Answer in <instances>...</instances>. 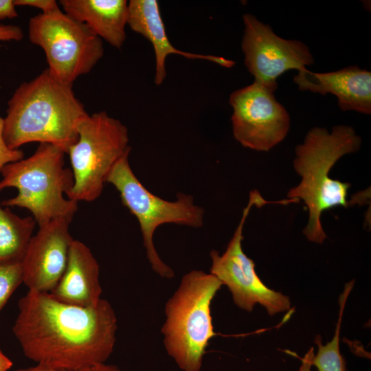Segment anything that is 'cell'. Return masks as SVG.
<instances>
[{
	"label": "cell",
	"instance_id": "1",
	"mask_svg": "<svg viewBox=\"0 0 371 371\" xmlns=\"http://www.w3.org/2000/svg\"><path fill=\"white\" fill-rule=\"evenodd\" d=\"M18 308L12 332L24 355L38 366L78 371L105 363L113 352L117 317L104 299L82 307L28 291Z\"/></svg>",
	"mask_w": 371,
	"mask_h": 371
},
{
	"label": "cell",
	"instance_id": "2",
	"mask_svg": "<svg viewBox=\"0 0 371 371\" xmlns=\"http://www.w3.org/2000/svg\"><path fill=\"white\" fill-rule=\"evenodd\" d=\"M3 138L10 149L31 142L63 150L78 139L76 126L88 113L72 86L54 78L47 69L21 84L8 102Z\"/></svg>",
	"mask_w": 371,
	"mask_h": 371
},
{
	"label": "cell",
	"instance_id": "3",
	"mask_svg": "<svg viewBox=\"0 0 371 371\" xmlns=\"http://www.w3.org/2000/svg\"><path fill=\"white\" fill-rule=\"evenodd\" d=\"M361 142L351 126L337 125L330 133L326 128H311L304 142L295 147L293 168L301 181L286 196L289 199H302L306 204L308 219L302 233L309 241L321 244L326 238L321 223L324 211L348 206L350 183L333 179L329 173L341 157L357 152Z\"/></svg>",
	"mask_w": 371,
	"mask_h": 371
},
{
	"label": "cell",
	"instance_id": "4",
	"mask_svg": "<svg viewBox=\"0 0 371 371\" xmlns=\"http://www.w3.org/2000/svg\"><path fill=\"white\" fill-rule=\"evenodd\" d=\"M65 154L53 144H39L29 157L3 166L0 191L15 188L18 193L0 205L28 210L38 227L57 219L71 223L78 202L65 197L74 186L72 171L65 166Z\"/></svg>",
	"mask_w": 371,
	"mask_h": 371
},
{
	"label": "cell",
	"instance_id": "5",
	"mask_svg": "<svg viewBox=\"0 0 371 371\" xmlns=\"http://www.w3.org/2000/svg\"><path fill=\"white\" fill-rule=\"evenodd\" d=\"M222 285L210 273L192 270L182 277L166 303L164 345L183 371H200L209 341L216 335L210 306Z\"/></svg>",
	"mask_w": 371,
	"mask_h": 371
},
{
	"label": "cell",
	"instance_id": "6",
	"mask_svg": "<svg viewBox=\"0 0 371 371\" xmlns=\"http://www.w3.org/2000/svg\"><path fill=\"white\" fill-rule=\"evenodd\" d=\"M131 150L115 163L106 183L117 190L122 204L137 219L151 269L159 276L172 279L175 276L174 271L160 258L155 247V231L166 223L201 227L203 225L205 212L203 207L194 204L192 195L178 192L176 201H168L149 192L130 166Z\"/></svg>",
	"mask_w": 371,
	"mask_h": 371
},
{
	"label": "cell",
	"instance_id": "7",
	"mask_svg": "<svg viewBox=\"0 0 371 371\" xmlns=\"http://www.w3.org/2000/svg\"><path fill=\"white\" fill-rule=\"evenodd\" d=\"M78 139L67 150L74 186L67 197L92 202L102 194L115 163L131 149L126 126L100 111L87 114L77 124Z\"/></svg>",
	"mask_w": 371,
	"mask_h": 371
},
{
	"label": "cell",
	"instance_id": "8",
	"mask_svg": "<svg viewBox=\"0 0 371 371\" xmlns=\"http://www.w3.org/2000/svg\"><path fill=\"white\" fill-rule=\"evenodd\" d=\"M28 37L43 49L50 74L71 86L79 76L89 73L104 55L102 40L61 10L32 17Z\"/></svg>",
	"mask_w": 371,
	"mask_h": 371
},
{
	"label": "cell",
	"instance_id": "9",
	"mask_svg": "<svg viewBox=\"0 0 371 371\" xmlns=\"http://www.w3.org/2000/svg\"><path fill=\"white\" fill-rule=\"evenodd\" d=\"M271 203L265 201L257 190H251L240 221L229 240L225 251L220 255L216 250L210 251V273L226 285L232 295L234 304L240 308L251 312L256 304L264 306L269 315L291 310L288 296L266 286L255 271L254 262L243 251V227L254 206L261 207Z\"/></svg>",
	"mask_w": 371,
	"mask_h": 371
},
{
	"label": "cell",
	"instance_id": "10",
	"mask_svg": "<svg viewBox=\"0 0 371 371\" xmlns=\"http://www.w3.org/2000/svg\"><path fill=\"white\" fill-rule=\"evenodd\" d=\"M232 131L243 146L269 151L286 136L290 117L273 92L254 82L232 92Z\"/></svg>",
	"mask_w": 371,
	"mask_h": 371
},
{
	"label": "cell",
	"instance_id": "11",
	"mask_svg": "<svg viewBox=\"0 0 371 371\" xmlns=\"http://www.w3.org/2000/svg\"><path fill=\"white\" fill-rule=\"evenodd\" d=\"M243 18L245 30L241 47L245 65L256 83L273 93L279 76L287 70L299 71L313 64V55L302 42L278 36L270 25L251 14H245Z\"/></svg>",
	"mask_w": 371,
	"mask_h": 371
},
{
	"label": "cell",
	"instance_id": "12",
	"mask_svg": "<svg viewBox=\"0 0 371 371\" xmlns=\"http://www.w3.org/2000/svg\"><path fill=\"white\" fill-rule=\"evenodd\" d=\"M70 222L52 221L39 226L27 246L23 260V283L29 291L49 293L62 277L74 238Z\"/></svg>",
	"mask_w": 371,
	"mask_h": 371
},
{
	"label": "cell",
	"instance_id": "13",
	"mask_svg": "<svg viewBox=\"0 0 371 371\" xmlns=\"http://www.w3.org/2000/svg\"><path fill=\"white\" fill-rule=\"evenodd\" d=\"M293 81L300 91L334 94L342 111L371 113V72L357 65L329 73H315L304 68L298 71Z\"/></svg>",
	"mask_w": 371,
	"mask_h": 371
},
{
	"label": "cell",
	"instance_id": "14",
	"mask_svg": "<svg viewBox=\"0 0 371 371\" xmlns=\"http://www.w3.org/2000/svg\"><path fill=\"white\" fill-rule=\"evenodd\" d=\"M128 8L127 25L153 45L155 55L154 81L157 85H161L165 80L166 59L170 54L181 55L188 59L208 60L225 67L234 65V61L223 57L190 53L175 48L168 38L159 3L156 0H131Z\"/></svg>",
	"mask_w": 371,
	"mask_h": 371
},
{
	"label": "cell",
	"instance_id": "15",
	"mask_svg": "<svg viewBox=\"0 0 371 371\" xmlns=\"http://www.w3.org/2000/svg\"><path fill=\"white\" fill-rule=\"evenodd\" d=\"M99 276L100 267L91 249L81 241L74 239L65 270L49 293L65 304L94 306L102 299Z\"/></svg>",
	"mask_w": 371,
	"mask_h": 371
},
{
	"label": "cell",
	"instance_id": "16",
	"mask_svg": "<svg viewBox=\"0 0 371 371\" xmlns=\"http://www.w3.org/2000/svg\"><path fill=\"white\" fill-rule=\"evenodd\" d=\"M64 12L85 24L95 35L120 49L126 38L128 8L126 0H60Z\"/></svg>",
	"mask_w": 371,
	"mask_h": 371
},
{
	"label": "cell",
	"instance_id": "17",
	"mask_svg": "<svg viewBox=\"0 0 371 371\" xmlns=\"http://www.w3.org/2000/svg\"><path fill=\"white\" fill-rule=\"evenodd\" d=\"M36 225L32 216H19L0 205V263L22 262Z\"/></svg>",
	"mask_w": 371,
	"mask_h": 371
},
{
	"label": "cell",
	"instance_id": "18",
	"mask_svg": "<svg viewBox=\"0 0 371 371\" xmlns=\"http://www.w3.org/2000/svg\"><path fill=\"white\" fill-rule=\"evenodd\" d=\"M352 289V285L347 283L343 293L339 297V317L332 340L323 345L321 337L317 335L315 337V343L318 347V351L313 357L312 365L315 366L318 371H346V363L339 350V334L343 311Z\"/></svg>",
	"mask_w": 371,
	"mask_h": 371
},
{
	"label": "cell",
	"instance_id": "19",
	"mask_svg": "<svg viewBox=\"0 0 371 371\" xmlns=\"http://www.w3.org/2000/svg\"><path fill=\"white\" fill-rule=\"evenodd\" d=\"M21 283H23L21 262L0 263V312Z\"/></svg>",
	"mask_w": 371,
	"mask_h": 371
},
{
	"label": "cell",
	"instance_id": "20",
	"mask_svg": "<svg viewBox=\"0 0 371 371\" xmlns=\"http://www.w3.org/2000/svg\"><path fill=\"white\" fill-rule=\"evenodd\" d=\"M3 118L0 116V171L8 164L24 158V153L19 149H10L3 138Z\"/></svg>",
	"mask_w": 371,
	"mask_h": 371
},
{
	"label": "cell",
	"instance_id": "21",
	"mask_svg": "<svg viewBox=\"0 0 371 371\" xmlns=\"http://www.w3.org/2000/svg\"><path fill=\"white\" fill-rule=\"evenodd\" d=\"M14 5L21 6H30L38 8L42 14H48L60 10L58 4L55 0H14Z\"/></svg>",
	"mask_w": 371,
	"mask_h": 371
},
{
	"label": "cell",
	"instance_id": "22",
	"mask_svg": "<svg viewBox=\"0 0 371 371\" xmlns=\"http://www.w3.org/2000/svg\"><path fill=\"white\" fill-rule=\"evenodd\" d=\"M14 371H65L56 369H51L40 366H35L26 368H21ZM78 371H121L118 366L113 364L101 363L86 369Z\"/></svg>",
	"mask_w": 371,
	"mask_h": 371
},
{
	"label": "cell",
	"instance_id": "23",
	"mask_svg": "<svg viewBox=\"0 0 371 371\" xmlns=\"http://www.w3.org/2000/svg\"><path fill=\"white\" fill-rule=\"evenodd\" d=\"M23 37L22 29L15 25L0 24V41H21Z\"/></svg>",
	"mask_w": 371,
	"mask_h": 371
},
{
	"label": "cell",
	"instance_id": "24",
	"mask_svg": "<svg viewBox=\"0 0 371 371\" xmlns=\"http://www.w3.org/2000/svg\"><path fill=\"white\" fill-rule=\"evenodd\" d=\"M13 0H0V19H14L18 16Z\"/></svg>",
	"mask_w": 371,
	"mask_h": 371
},
{
	"label": "cell",
	"instance_id": "25",
	"mask_svg": "<svg viewBox=\"0 0 371 371\" xmlns=\"http://www.w3.org/2000/svg\"><path fill=\"white\" fill-rule=\"evenodd\" d=\"M314 355V348L311 347L302 358L298 371H311Z\"/></svg>",
	"mask_w": 371,
	"mask_h": 371
},
{
	"label": "cell",
	"instance_id": "26",
	"mask_svg": "<svg viewBox=\"0 0 371 371\" xmlns=\"http://www.w3.org/2000/svg\"><path fill=\"white\" fill-rule=\"evenodd\" d=\"M12 361L0 349V371H9Z\"/></svg>",
	"mask_w": 371,
	"mask_h": 371
}]
</instances>
